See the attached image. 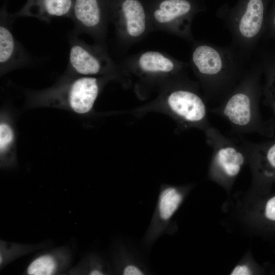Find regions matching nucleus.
<instances>
[{"label": "nucleus", "instance_id": "obj_1", "mask_svg": "<svg viewBox=\"0 0 275 275\" xmlns=\"http://www.w3.org/2000/svg\"><path fill=\"white\" fill-rule=\"evenodd\" d=\"M190 64L211 87L225 85L246 70L252 61L231 45L217 46L205 41L193 42Z\"/></svg>", "mask_w": 275, "mask_h": 275}, {"label": "nucleus", "instance_id": "obj_2", "mask_svg": "<svg viewBox=\"0 0 275 275\" xmlns=\"http://www.w3.org/2000/svg\"><path fill=\"white\" fill-rule=\"evenodd\" d=\"M144 4L149 20L187 41L193 42L191 26L197 9L192 0H148Z\"/></svg>", "mask_w": 275, "mask_h": 275}, {"label": "nucleus", "instance_id": "obj_3", "mask_svg": "<svg viewBox=\"0 0 275 275\" xmlns=\"http://www.w3.org/2000/svg\"><path fill=\"white\" fill-rule=\"evenodd\" d=\"M69 69L80 76H91L114 69L115 63L104 48L91 45L73 37L70 39Z\"/></svg>", "mask_w": 275, "mask_h": 275}, {"label": "nucleus", "instance_id": "obj_4", "mask_svg": "<svg viewBox=\"0 0 275 275\" xmlns=\"http://www.w3.org/2000/svg\"><path fill=\"white\" fill-rule=\"evenodd\" d=\"M110 19L120 35L130 41L144 35L149 21L142 0H112Z\"/></svg>", "mask_w": 275, "mask_h": 275}, {"label": "nucleus", "instance_id": "obj_5", "mask_svg": "<svg viewBox=\"0 0 275 275\" xmlns=\"http://www.w3.org/2000/svg\"><path fill=\"white\" fill-rule=\"evenodd\" d=\"M99 79L93 76H80L48 91L50 98L65 99L76 113L90 112L100 91Z\"/></svg>", "mask_w": 275, "mask_h": 275}, {"label": "nucleus", "instance_id": "obj_6", "mask_svg": "<svg viewBox=\"0 0 275 275\" xmlns=\"http://www.w3.org/2000/svg\"><path fill=\"white\" fill-rule=\"evenodd\" d=\"M112 0H74L70 18L79 32L102 39L110 19Z\"/></svg>", "mask_w": 275, "mask_h": 275}, {"label": "nucleus", "instance_id": "obj_7", "mask_svg": "<svg viewBox=\"0 0 275 275\" xmlns=\"http://www.w3.org/2000/svg\"><path fill=\"white\" fill-rule=\"evenodd\" d=\"M183 199V194L176 187L164 185L160 188L152 218L144 238L146 245H152L167 232L172 217Z\"/></svg>", "mask_w": 275, "mask_h": 275}, {"label": "nucleus", "instance_id": "obj_8", "mask_svg": "<svg viewBox=\"0 0 275 275\" xmlns=\"http://www.w3.org/2000/svg\"><path fill=\"white\" fill-rule=\"evenodd\" d=\"M15 18L4 5L0 23V67L3 73L30 64L31 61L30 56L12 33L11 24Z\"/></svg>", "mask_w": 275, "mask_h": 275}, {"label": "nucleus", "instance_id": "obj_9", "mask_svg": "<svg viewBox=\"0 0 275 275\" xmlns=\"http://www.w3.org/2000/svg\"><path fill=\"white\" fill-rule=\"evenodd\" d=\"M71 249L62 245L40 252L31 259L23 274L54 275L65 274L73 261Z\"/></svg>", "mask_w": 275, "mask_h": 275}, {"label": "nucleus", "instance_id": "obj_10", "mask_svg": "<svg viewBox=\"0 0 275 275\" xmlns=\"http://www.w3.org/2000/svg\"><path fill=\"white\" fill-rule=\"evenodd\" d=\"M167 103L173 112L187 121H200L206 114V106L201 97L187 89L173 91L168 96Z\"/></svg>", "mask_w": 275, "mask_h": 275}, {"label": "nucleus", "instance_id": "obj_11", "mask_svg": "<svg viewBox=\"0 0 275 275\" xmlns=\"http://www.w3.org/2000/svg\"><path fill=\"white\" fill-rule=\"evenodd\" d=\"M74 0H26L21 8L13 15L31 17L49 22L53 18H70Z\"/></svg>", "mask_w": 275, "mask_h": 275}, {"label": "nucleus", "instance_id": "obj_12", "mask_svg": "<svg viewBox=\"0 0 275 275\" xmlns=\"http://www.w3.org/2000/svg\"><path fill=\"white\" fill-rule=\"evenodd\" d=\"M135 64L144 73L160 74L179 71L186 64L161 52L149 50L139 55L135 61Z\"/></svg>", "mask_w": 275, "mask_h": 275}, {"label": "nucleus", "instance_id": "obj_13", "mask_svg": "<svg viewBox=\"0 0 275 275\" xmlns=\"http://www.w3.org/2000/svg\"><path fill=\"white\" fill-rule=\"evenodd\" d=\"M48 241L37 243H23L0 240V270L15 260L37 251L49 248Z\"/></svg>", "mask_w": 275, "mask_h": 275}, {"label": "nucleus", "instance_id": "obj_14", "mask_svg": "<svg viewBox=\"0 0 275 275\" xmlns=\"http://www.w3.org/2000/svg\"><path fill=\"white\" fill-rule=\"evenodd\" d=\"M112 259L114 270L117 274L143 275L148 272L146 266L123 245L114 249Z\"/></svg>", "mask_w": 275, "mask_h": 275}, {"label": "nucleus", "instance_id": "obj_15", "mask_svg": "<svg viewBox=\"0 0 275 275\" xmlns=\"http://www.w3.org/2000/svg\"><path fill=\"white\" fill-rule=\"evenodd\" d=\"M112 272V266L104 258L97 254L89 253L82 257L75 266L69 268L65 274L106 275Z\"/></svg>", "mask_w": 275, "mask_h": 275}, {"label": "nucleus", "instance_id": "obj_16", "mask_svg": "<svg viewBox=\"0 0 275 275\" xmlns=\"http://www.w3.org/2000/svg\"><path fill=\"white\" fill-rule=\"evenodd\" d=\"M216 159L225 173L231 177L238 174L244 162L242 153L231 146L224 147L219 149Z\"/></svg>", "mask_w": 275, "mask_h": 275}, {"label": "nucleus", "instance_id": "obj_17", "mask_svg": "<svg viewBox=\"0 0 275 275\" xmlns=\"http://www.w3.org/2000/svg\"><path fill=\"white\" fill-rule=\"evenodd\" d=\"M14 133L11 127L6 123L0 125V151L1 156L4 155L6 150L14 140Z\"/></svg>", "mask_w": 275, "mask_h": 275}, {"label": "nucleus", "instance_id": "obj_18", "mask_svg": "<svg viewBox=\"0 0 275 275\" xmlns=\"http://www.w3.org/2000/svg\"><path fill=\"white\" fill-rule=\"evenodd\" d=\"M265 213L268 219L275 221V196L267 201Z\"/></svg>", "mask_w": 275, "mask_h": 275}, {"label": "nucleus", "instance_id": "obj_19", "mask_svg": "<svg viewBox=\"0 0 275 275\" xmlns=\"http://www.w3.org/2000/svg\"><path fill=\"white\" fill-rule=\"evenodd\" d=\"M251 272L249 267L244 265H238L232 271V275H249Z\"/></svg>", "mask_w": 275, "mask_h": 275}, {"label": "nucleus", "instance_id": "obj_20", "mask_svg": "<svg viewBox=\"0 0 275 275\" xmlns=\"http://www.w3.org/2000/svg\"><path fill=\"white\" fill-rule=\"evenodd\" d=\"M267 158L270 165L275 168V144L272 146L268 150Z\"/></svg>", "mask_w": 275, "mask_h": 275}, {"label": "nucleus", "instance_id": "obj_21", "mask_svg": "<svg viewBox=\"0 0 275 275\" xmlns=\"http://www.w3.org/2000/svg\"><path fill=\"white\" fill-rule=\"evenodd\" d=\"M272 23H273V24L274 26L275 27V15H274V16L273 19Z\"/></svg>", "mask_w": 275, "mask_h": 275}]
</instances>
